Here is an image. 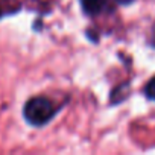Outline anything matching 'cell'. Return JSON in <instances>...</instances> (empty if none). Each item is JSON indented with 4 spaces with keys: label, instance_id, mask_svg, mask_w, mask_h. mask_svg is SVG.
Listing matches in <instances>:
<instances>
[{
    "label": "cell",
    "instance_id": "3",
    "mask_svg": "<svg viewBox=\"0 0 155 155\" xmlns=\"http://www.w3.org/2000/svg\"><path fill=\"white\" fill-rule=\"evenodd\" d=\"M144 94H146L147 99L155 101V76L146 84V87H144Z\"/></svg>",
    "mask_w": 155,
    "mask_h": 155
},
{
    "label": "cell",
    "instance_id": "1",
    "mask_svg": "<svg viewBox=\"0 0 155 155\" xmlns=\"http://www.w3.org/2000/svg\"><path fill=\"white\" fill-rule=\"evenodd\" d=\"M58 113V108L52 104L50 99L44 96L32 97L26 102L23 114L29 125L32 126H44L47 122L52 120V117Z\"/></svg>",
    "mask_w": 155,
    "mask_h": 155
},
{
    "label": "cell",
    "instance_id": "5",
    "mask_svg": "<svg viewBox=\"0 0 155 155\" xmlns=\"http://www.w3.org/2000/svg\"><path fill=\"white\" fill-rule=\"evenodd\" d=\"M0 17H2V12H0Z\"/></svg>",
    "mask_w": 155,
    "mask_h": 155
},
{
    "label": "cell",
    "instance_id": "4",
    "mask_svg": "<svg viewBox=\"0 0 155 155\" xmlns=\"http://www.w3.org/2000/svg\"><path fill=\"white\" fill-rule=\"evenodd\" d=\"M117 3H120V5H131L132 2H135V0H116Z\"/></svg>",
    "mask_w": 155,
    "mask_h": 155
},
{
    "label": "cell",
    "instance_id": "2",
    "mask_svg": "<svg viewBox=\"0 0 155 155\" xmlns=\"http://www.w3.org/2000/svg\"><path fill=\"white\" fill-rule=\"evenodd\" d=\"M87 15H97L107 8V0H79Z\"/></svg>",
    "mask_w": 155,
    "mask_h": 155
}]
</instances>
